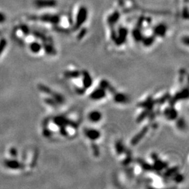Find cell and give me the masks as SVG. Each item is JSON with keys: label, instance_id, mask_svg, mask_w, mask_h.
<instances>
[{"label": "cell", "instance_id": "1", "mask_svg": "<svg viewBox=\"0 0 189 189\" xmlns=\"http://www.w3.org/2000/svg\"><path fill=\"white\" fill-rule=\"evenodd\" d=\"M53 123L60 128H67V126L72 128H78V124L64 116H58L53 118Z\"/></svg>", "mask_w": 189, "mask_h": 189}, {"label": "cell", "instance_id": "2", "mask_svg": "<svg viewBox=\"0 0 189 189\" xmlns=\"http://www.w3.org/2000/svg\"><path fill=\"white\" fill-rule=\"evenodd\" d=\"M86 18H87V9L85 7H81L79 9L78 16L76 17V22L75 27L79 28V27H81V25L84 23Z\"/></svg>", "mask_w": 189, "mask_h": 189}, {"label": "cell", "instance_id": "3", "mask_svg": "<svg viewBox=\"0 0 189 189\" xmlns=\"http://www.w3.org/2000/svg\"><path fill=\"white\" fill-rule=\"evenodd\" d=\"M188 90L187 88L182 90V91H180L178 93L176 94L172 100H170V101H169V105H170V106L173 107L174 104H175L177 101L180 100H184V99H188Z\"/></svg>", "mask_w": 189, "mask_h": 189}, {"label": "cell", "instance_id": "4", "mask_svg": "<svg viewBox=\"0 0 189 189\" xmlns=\"http://www.w3.org/2000/svg\"><path fill=\"white\" fill-rule=\"evenodd\" d=\"M34 4L39 8L54 7L57 5L55 0H35Z\"/></svg>", "mask_w": 189, "mask_h": 189}, {"label": "cell", "instance_id": "5", "mask_svg": "<svg viewBox=\"0 0 189 189\" xmlns=\"http://www.w3.org/2000/svg\"><path fill=\"white\" fill-rule=\"evenodd\" d=\"M106 96V90L102 88H97L90 94V97L92 100H100Z\"/></svg>", "mask_w": 189, "mask_h": 189}, {"label": "cell", "instance_id": "6", "mask_svg": "<svg viewBox=\"0 0 189 189\" xmlns=\"http://www.w3.org/2000/svg\"><path fill=\"white\" fill-rule=\"evenodd\" d=\"M148 130H149V127L148 126H145L144 128H142L141 130L139 131V133H138L131 140V144L133 146H135L142 139V138L144 137L145 135H146L147 133Z\"/></svg>", "mask_w": 189, "mask_h": 189}, {"label": "cell", "instance_id": "7", "mask_svg": "<svg viewBox=\"0 0 189 189\" xmlns=\"http://www.w3.org/2000/svg\"><path fill=\"white\" fill-rule=\"evenodd\" d=\"M164 115L169 120H175L178 117V112L172 106L166 108L164 111Z\"/></svg>", "mask_w": 189, "mask_h": 189}, {"label": "cell", "instance_id": "8", "mask_svg": "<svg viewBox=\"0 0 189 189\" xmlns=\"http://www.w3.org/2000/svg\"><path fill=\"white\" fill-rule=\"evenodd\" d=\"M86 137L92 141H95L100 137L101 134L98 130L95 129H86L84 131Z\"/></svg>", "mask_w": 189, "mask_h": 189}, {"label": "cell", "instance_id": "9", "mask_svg": "<svg viewBox=\"0 0 189 189\" xmlns=\"http://www.w3.org/2000/svg\"><path fill=\"white\" fill-rule=\"evenodd\" d=\"M83 76V86L84 89H87L92 86V79L87 71H83L81 73Z\"/></svg>", "mask_w": 189, "mask_h": 189}, {"label": "cell", "instance_id": "10", "mask_svg": "<svg viewBox=\"0 0 189 189\" xmlns=\"http://www.w3.org/2000/svg\"><path fill=\"white\" fill-rule=\"evenodd\" d=\"M155 104H156V101L154 99L151 98V97H149L146 101H144V102H141L139 104H138V106L151 111Z\"/></svg>", "mask_w": 189, "mask_h": 189}, {"label": "cell", "instance_id": "11", "mask_svg": "<svg viewBox=\"0 0 189 189\" xmlns=\"http://www.w3.org/2000/svg\"><path fill=\"white\" fill-rule=\"evenodd\" d=\"M40 19L43 22H50L52 24H56L59 22V17L55 15H50V14H46L40 17Z\"/></svg>", "mask_w": 189, "mask_h": 189}, {"label": "cell", "instance_id": "12", "mask_svg": "<svg viewBox=\"0 0 189 189\" xmlns=\"http://www.w3.org/2000/svg\"><path fill=\"white\" fill-rule=\"evenodd\" d=\"M114 100L117 103H127L129 100L128 97L126 94L123 93H120V92H114Z\"/></svg>", "mask_w": 189, "mask_h": 189}, {"label": "cell", "instance_id": "13", "mask_svg": "<svg viewBox=\"0 0 189 189\" xmlns=\"http://www.w3.org/2000/svg\"><path fill=\"white\" fill-rule=\"evenodd\" d=\"M88 118L92 123H97L102 119V114L98 111H92L89 113Z\"/></svg>", "mask_w": 189, "mask_h": 189}, {"label": "cell", "instance_id": "14", "mask_svg": "<svg viewBox=\"0 0 189 189\" xmlns=\"http://www.w3.org/2000/svg\"><path fill=\"white\" fill-rule=\"evenodd\" d=\"M127 37V30L124 28H122L121 30L119 31V36L117 37L116 39V43L118 45H120L123 43L125 41Z\"/></svg>", "mask_w": 189, "mask_h": 189}, {"label": "cell", "instance_id": "15", "mask_svg": "<svg viewBox=\"0 0 189 189\" xmlns=\"http://www.w3.org/2000/svg\"><path fill=\"white\" fill-rule=\"evenodd\" d=\"M154 161H155V164L154 165H153V167H154V169H155L157 171L162 170V169L165 168V167L167 166V164L166 163V162H165L162 160H158V158L155 160Z\"/></svg>", "mask_w": 189, "mask_h": 189}, {"label": "cell", "instance_id": "16", "mask_svg": "<svg viewBox=\"0 0 189 189\" xmlns=\"http://www.w3.org/2000/svg\"><path fill=\"white\" fill-rule=\"evenodd\" d=\"M166 31H167V27H166L165 25H158L157 27L155 28L154 30V32L157 36H159V37H162L165 35Z\"/></svg>", "mask_w": 189, "mask_h": 189}, {"label": "cell", "instance_id": "17", "mask_svg": "<svg viewBox=\"0 0 189 189\" xmlns=\"http://www.w3.org/2000/svg\"><path fill=\"white\" fill-rule=\"evenodd\" d=\"M81 72L77 70L75 71H66L65 72V76L68 79H77L81 76Z\"/></svg>", "mask_w": 189, "mask_h": 189}, {"label": "cell", "instance_id": "18", "mask_svg": "<svg viewBox=\"0 0 189 189\" xmlns=\"http://www.w3.org/2000/svg\"><path fill=\"white\" fill-rule=\"evenodd\" d=\"M100 87L105 89V90L110 91V92H113V93L115 92V89L111 85H110L109 83L107 81H106V80H102V81H101V82L100 83Z\"/></svg>", "mask_w": 189, "mask_h": 189}, {"label": "cell", "instance_id": "19", "mask_svg": "<svg viewBox=\"0 0 189 189\" xmlns=\"http://www.w3.org/2000/svg\"><path fill=\"white\" fill-rule=\"evenodd\" d=\"M115 149H116V152L117 153L118 155L123 154L125 151V146L123 145V142L120 141H118L115 144Z\"/></svg>", "mask_w": 189, "mask_h": 189}, {"label": "cell", "instance_id": "20", "mask_svg": "<svg viewBox=\"0 0 189 189\" xmlns=\"http://www.w3.org/2000/svg\"><path fill=\"white\" fill-rule=\"evenodd\" d=\"M30 50L34 53H37L40 51L41 49V46L38 42H33L31 43L30 46Z\"/></svg>", "mask_w": 189, "mask_h": 189}, {"label": "cell", "instance_id": "21", "mask_svg": "<svg viewBox=\"0 0 189 189\" xmlns=\"http://www.w3.org/2000/svg\"><path fill=\"white\" fill-rule=\"evenodd\" d=\"M138 163H139L140 165H141V167H142L144 170L149 171V170H152V169H154L153 165H150L149 163L145 162V161L142 160L141 159H138Z\"/></svg>", "mask_w": 189, "mask_h": 189}, {"label": "cell", "instance_id": "22", "mask_svg": "<svg viewBox=\"0 0 189 189\" xmlns=\"http://www.w3.org/2000/svg\"><path fill=\"white\" fill-rule=\"evenodd\" d=\"M150 111L149 110H146V109H144V111L143 112H141V114H140L139 116H138L137 119V123H140V122L142 121L143 120H144L145 118H146L147 116H149V114H150Z\"/></svg>", "mask_w": 189, "mask_h": 189}, {"label": "cell", "instance_id": "23", "mask_svg": "<svg viewBox=\"0 0 189 189\" xmlns=\"http://www.w3.org/2000/svg\"><path fill=\"white\" fill-rule=\"evenodd\" d=\"M177 171H178V167H177L169 168V169H167V170L166 171V172L165 173V176L167 177H171V176H172L173 174H175L176 172H177Z\"/></svg>", "mask_w": 189, "mask_h": 189}, {"label": "cell", "instance_id": "24", "mask_svg": "<svg viewBox=\"0 0 189 189\" xmlns=\"http://www.w3.org/2000/svg\"><path fill=\"white\" fill-rule=\"evenodd\" d=\"M91 147H92V152H93L94 156L95 157H98L100 156V149H99L98 146L97 144H95L94 143H92V145H91Z\"/></svg>", "mask_w": 189, "mask_h": 189}, {"label": "cell", "instance_id": "25", "mask_svg": "<svg viewBox=\"0 0 189 189\" xmlns=\"http://www.w3.org/2000/svg\"><path fill=\"white\" fill-rule=\"evenodd\" d=\"M133 36H134L135 39L137 41H141L143 39L142 35H141V33L140 32V31L138 30H135L134 32H133Z\"/></svg>", "mask_w": 189, "mask_h": 189}, {"label": "cell", "instance_id": "26", "mask_svg": "<svg viewBox=\"0 0 189 189\" xmlns=\"http://www.w3.org/2000/svg\"><path fill=\"white\" fill-rule=\"evenodd\" d=\"M45 50L47 53H48V54H51V55L55 54V50L54 49V48H53L52 46H50L49 44L45 45Z\"/></svg>", "mask_w": 189, "mask_h": 189}, {"label": "cell", "instance_id": "27", "mask_svg": "<svg viewBox=\"0 0 189 189\" xmlns=\"http://www.w3.org/2000/svg\"><path fill=\"white\" fill-rule=\"evenodd\" d=\"M184 178V176L182 175V174L177 173V174H176L175 175H174L173 179H174V182H177V183H181V182H183Z\"/></svg>", "mask_w": 189, "mask_h": 189}, {"label": "cell", "instance_id": "28", "mask_svg": "<svg viewBox=\"0 0 189 189\" xmlns=\"http://www.w3.org/2000/svg\"><path fill=\"white\" fill-rule=\"evenodd\" d=\"M154 37H147V38L144 39V44L145 46H149L154 43Z\"/></svg>", "mask_w": 189, "mask_h": 189}, {"label": "cell", "instance_id": "29", "mask_svg": "<svg viewBox=\"0 0 189 189\" xmlns=\"http://www.w3.org/2000/svg\"><path fill=\"white\" fill-rule=\"evenodd\" d=\"M177 125V127H178L179 128H180V129H184V128H185V121H184V120L182 119V118H180V119L178 120Z\"/></svg>", "mask_w": 189, "mask_h": 189}, {"label": "cell", "instance_id": "30", "mask_svg": "<svg viewBox=\"0 0 189 189\" xmlns=\"http://www.w3.org/2000/svg\"><path fill=\"white\" fill-rule=\"evenodd\" d=\"M118 17H119L118 14H115L114 15L111 16L110 18L109 19V22H111V24L114 23V22H117V19L118 18Z\"/></svg>", "mask_w": 189, "mask_h": 189}, {"label": "cell", "instance_id": "31", "mask_svg": "<svg viewBox=\"0 0 189 189\" xmlns=\"http://www.w3.org/2000/svg\"><path fill=\"white\" fill-rule=\"evenodd\" d=\"M169 98V95L168 94H166L165 95L163 96V97H161V98H160L159 100H158L157 101H156V102H158V103H159V104L164 103V102H165L166 100H168Z\"/></svg>", "mask_w": 189, "mask_h": 189}, {"label": "cell", "instance_id": "32", "mask_svg": "<svg viewBox=\"0 0 189 189\" xmlns=\"http://www.w3.org/2000/svg\"><path fill=\"white\" fill-rule=\"evenodd\" d=\"M21 30H22V32H23V33L25 34V35H28L29 34V29L28 27H27V26L26 25H22L21 26Z\"/></svg>", "mask_w": 189, "mask_h": 189}, {"label": "cell", "instance_id": "33", "mask_svg": "<svg viewBox=\"0 0 189 189\" xmlns=\"http://www.w3.org/2000/svg\"><path fill=\"white\" fill-rule=\"evenodd\" d=\"M86 30H85V29H84L83 30H81V32L79 33V35H78V39H81L84 37V35H86Z\"/></svg>", "mask_w": 189, "mask_h": 189}, {"label": "cell", "instance_id": "34", "mask_svg": "<svg viewBox=\"0 0 189 189\" xmlns=\"http://www.w3.org/2000/svg\"><path fill=\"white\" fill-rule=\"evenodd\" d=\"M6 20V16L4 14H3L2 13L0 12V23H2L4 22Z\"/></svg>", "mask_w": 189, "mask_h": 189}]
</instances>
